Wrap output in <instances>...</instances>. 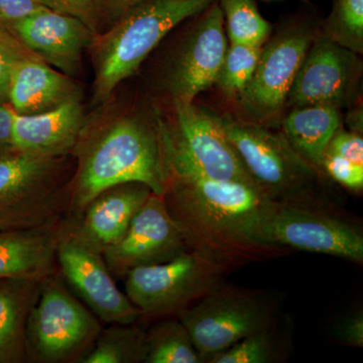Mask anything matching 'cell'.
Returning a JSON list of instances; mask_svg holds the SVG:
<instances>
[{"instance_id":"cell-1","label":"cell","mask_w":363,"mask_h":363,"mask_svg":"<svg viewBox=\"0 0 363 363\" xmlns=\"http://www.w3.org/2000/svg\"><path fill=\"white\" fill-rule=\"evenodd\" d=\"M168 171L162 197L193 250L230 271L288 252L289 248L274 245L269 238L279 205L257 186L214 180L171 167Z\"/></svg>"},{"instance_id":"cell-2","label":"cell","mask_w":363,"mask_h":363,"mask_svg":"<svg viewBox=\"0 0 363 363\" xmlns=\"http://www.w3.org/2000/svg\"><path fill=\"white\" fill-rule=\"evenodd\" d=\"M72 154L77 167L66 217L70 220H77L95 196L118 184L138 182L154 194L166 192L169 171L157 123L121 116L87 125Z\"/></svg>"},{"instance_id":"cell-3","label":"cell","mask_w":363,"mask_h":363,"mask_svg":"<svg viewBox=\"0 0 363 363\" xmlns=\"http://www.w3.org/2000/svg\"><path fill=\"white\" fill-rule=\"evenodd\" d=\"M215 116L252 181L269 199L283 206L336 214L320 169L300 156L283 133L245 119Z\"/></svg>"},{"instance_id":"cell-4","label":"cell","mask_w":363,"mask_h":363,"mask_svg":"<svg viewBox=\"0 0 363 363\" xmlns=\"http://www.w3.org/2000/svg\"><path fill=\"white\" fill-rule=\"evenodd\" d=\"M216 0H140L91 43L94 101L102 104L130 77L175 26L202 13Z\"/></svg>"},{"instance_id":"cell-5","label":"cell","mask_w":363,"mask_h":363,"mask_svg":"<svg viewBox=\"0 0 363 363\" xmlns=\"http://www.w3.org/2000/svg\"><path fill=\"white\" fill-rule=\"evenodd\" d=\"M66 157L20 152L0 156V231L67 217L74 176L67 178Z\"/></svg>"},{"instance_id":"cell-6","label":"cell","mask_w":363,"mask_h":363,"mask_svg":"<svg viewBox=\"0 0 363 363\" xmlns=\"http://www.w3.org/2000/svg\"><path fill=\"white\" fill-rule=\"evenodd\" d=\"M100 322L55 272L43 281L26 321L28 362L79 363L101 331Z\"/></svg>"},{"instance_id":"cell-7","label":"cell","mask_w":363,"mask_h":363,"mask_svg":"<svg viewBox=\"0 0 363 363\" xmlns=\"http://www.w3.org/2000/svg\"><path fill=\"white\" fill-rule=\"evenodd\" d=\"M203 362L257 332L274 327L277 311L259 291L221 284L178 315Z\"/></svg>"},{"instance_id":"cell-8","label":"cell","mask_w":363,"mask_h":363,"mask_svg":"<svg viewBox=\"0 0 363 363\" xmlns=\"http://www.w3.org/2000/svg\"><path fill=\"white\" fill-rule=\"evenodd\" d=\"M230 269L193 250L162 264L138 267L124 276V289L142 318L178 315L224 283Z\"/></svg>"},{"instance_id":"cell-9","label":"cell","mask_w":363,"mask_h":363,"mask_svg":"<svg viewBox=\"0 0 363 363\" xmlns=\"http://www.w3.org/2000/svg\"><path fill=\"white\" fill-rule=\"evenodd\" d=\"M174 123H157L167 166L214 180L255 185L215 114L193 102L174 101Z\"/></svg>"},{"instance_id":"cell-10","label":"cell","mask_w":363,"mask_h":363,"mask_svg":"<svg viewBox=\"0 0 363 363\" xmlns=\"http://www.w3.org/2000/svg\"><path fill=\"white\" fill-rule=\"evenodd\" d=\"M57 267L70 290L106 324H133L142 318L140 310L119 290L104 257L65 219L56 252Z\"/></svg>"},{"instance_id":"cell-11","label":"cell","mask_w":363,"mask_h":363,"mask_svg":"<svg viewBox=\"0 0 363 363\" xmlns=\"http://www.w3.org/2000/svg\"><path fill=\"white\" fill-rule=\"evenodd\" d=\"M313 40L309 26L297 25L262 47L255 73L238 95L245 121L266 128L278 121Z\"/></svg>"},{"instance_id":"cell-12","label":"cell","mask_w":363,"mask_h":363,"mask_svg":"<svg viewBox=\"0 0 363 363\" xmlns=\"http://www.w3.org/2000/svg\"><path fill=\"white\" fill-rule=\"evenodd\" d=\"M190 250L187 236L169 213L164 197L152 193L123 238L102 253L112 276L124 278L135 267L169 262Z\"/></svg>"},{"instance_id":"cell-13","label":"cell","mask_w":363,"mask_h":363,"mask_svg":"<svg viewBox=\"0 0 363 363\" xmlns=\"http://www.w3.org/2000/svg\"><path fill=\"white\" fill-rule=\"evenodd\" d=\"M360 69L357 52L327 35L314 37L288 99L296 107L327 105L339 109L350 104Z\"/></svg>"},{"instance_id":"cell-14","label":"cell","mask_w":363,"mask_h":363,"mask_svg":"<svg viewBox=\"0 0 363 363\" xmlns=\"http://www.w3.org/2000/svg\"><path fill=\"white\" fill-rule=\"evenodd\" d=\"M274 245L362 264L363 235L337 214L279 205L269 226Z\"/></svg>"},{"instance_id":"cell-15","label":"cell","mask_w":363,"mask_h":363,"mask_svg":"<svg viewBox=\"0 0 363 363\" xmlns=\"http://www.w3.org/2000/svg\"><path fill=\"white\" fill-rule=\"evenodd\" d=\"M202 13L167 72L164 84L174 101L193 102L215 84L225 56L228 45L220 6L214 1Z\"/></svg>"},{"instance_id":"cell-16","label":"cell","mask_w":363,"mask_h":363,"mask_svg":"<svg viewBox=\"0 0 363 363\" xmlns=\"http://www.w3.org/2000/svg\"><path fill=\"white\" fill-rule=\"evenodd\" d=\"M9 30L30 54L70 77L78 73L83 52L95 37L78 18L49 9L18 21Z\"/></svg>"},{"instance_id":"cell-17","label":"cell","mask_w":363,"mask_h":363,"mask_svg":"<svg viewBox=\"0 0 363 363\" xmlns=\"http://www.w3.org/2000/svg\"><path fill=\"white\" fill-rule=\"evenodd\" d=\"M87 125L80 100H72L40 113L18 114L13 111L11 149L40 156H68Z\"/></svg>"},{"instance_id":"cell-18","label":"cell","mask_w":363,"mask_h":363,"mask_svg":"<svg viewBox=\"0 0 363 363\" xmlns=\"http://www.w3.org/2000/svg\"><path fill=\"white\" fill-rule=\"evenodd\" d=\"M152 194L145 184H118L95 196L77 220L71 221L84 240L104 252L123 238L133 217Z\"/></svg>"},{"instance_id":"cell-19","label":"cell","mask_w":363,"mask_h":363,"mask_svg":"<svg viewBox=\"0 0 363 363\" xmlns=\"http://www.w3.org/2000/svg\"><path fill=\"white\" fill-rule=\"evenodd\" d=\"M65 219L33 228L0 231V279L43 281L55 274L57 247Z\"/></svg>"},{"instance_id":"cell-20","label":"cell","mask_w":363,"mask_h":363,"mask_svg":"<svg viewBox=\"0 0 363 363\" xmlns=\"http://www.w3.org/2000/svg\"><path fill=\"white\" fill-rule=\"evenodd\" d=\"M79 98L80 89L70 76L38 57L26 55L16 62L9 93L16 113H40Z\"/></svg>"},{"instance_id":"cell-21","label":"cell","mask_w":363,"mask_h":363,"mask_svg":"<svg viewBox=\"0 0 363 363\" xmlns=\"http://www.w3.org/2000/svg\"><path fill=\"white\" fill-rule=\"evenodd\" d=\"M43 281L0 279V363L28 362L26 321Z\"/></svg>"},{"instance_id":"cell-22","label":"cell","mask_w":363,"mask_h":363,"mask_svg":"<svg viewBox=\"0 0 363 363\" xmlns=\"http://www.w3.org/2000/svg\"><path fill=\"white\" fill-rule=\"evenodd\" d=\"M340 126L338 108L309 105L297 107L284 119L281 133L300 156L320 169L327 147Z\"/></svg>"},{"instance_id":"cell-23","label":"cell","mask_w":363,"mask_h":363,"mask_svg":"<svg viewBox=\"0 0 363 363\" xmlns=\"http://www.w3.org/2000/svg\"><path fill=\"white\" fill-rule=\"evenodd\" d=\"M79 363H145V331L133 324H109Z\"/></svg>"},{"instance_id":"cell-24","label":"cell","mask_w":363,"mask_h":363,"mask_svg":"<svg viewBox=\"0 0 363 363\" xmlns=\"http://www.w3.org/2000/svg\"><path fill=\"white\" fill-rule=\"evenodd\" d=\"M145 363H202L179 318L162 320L145 331Z\"/></svg>"},{"instance_id":"cell-25","label":"cell","mask_w":363,"mask_h":363,"mask_svg":"<svg viewBox=\"0 0 363 363\" xmlns=\"http://www.w3.org/2000/svg\"><path fill=\"white\" fill-rule=\"evenodd\" d=\"M230 43L262 45L272 32V26L262 18L255 0H220Z\"/></svg>"},{"instance_id":"cell-26","label":"cell","mask_w":363,"mask_h":363,"mask_svg":"<svg viewBox=\"0 0 363 363\" xmlns=\"http://www.w3.org/2000/svg\"><path fill=\"white\" fill-rule=\"evenodd\" d=\"M262 50V45L230 43L216 80L224 93L229 96L240 94L255 73Z\"/></svg>"},{"instance_id":"cell-27","label":"cell","mask_w":363,"mask_h":363,"mask_svg":"<svg viewBox=\"0 0 363 363\" xmlns=\"http://www.w3.org/2000/svg\"><path fill=\"white\" fill-rule=\"evenodd\" d=\"M325 35L350 51L363 50V0H334Z\"/></svg>"},{"instance_id":"cell-28","label":"cell","mask_w":363,"mask_h":363,"mask_svg":"<svg viewBox=\"0 0 363 363\" xmlns=\"http://www.w3.org/2000/svg\"><path fill=\"white\" fill-rule=\"evenodd\" d=\"M279 353L272 327L241 339L209 363H271L279 362Z\"/></svg>"},{"instance_id":"cell-29","label":"cell","mask_w":363,"mask_h":363,"mask_svg":"<svg viewBox=\"0 0 363 363\" xmlns=\"http://www.w3.org/2000/svg\"><path fill=\"white\" fill-rule=\"evenodd\" d=\"M43 6L68 16L85 23L94 35L107 18L112 16V0H35Z\"/></svg>"},{"instance_id":"cell-30","label":"cell","mask_w":363,"mask_h":363,"mask_svg":"<svg viewBox=\"0 0 363 363\" xmlns=\"http://www.w3.org/2000/svg\"><path fill=\"white\" fill-rule=\"evenodd\" d=\"M320 169L343 187L355 192L362 191L363 166L326 150L320 164Z\"/></svg>"},{"instance_id":"cell-31","label":"cell","mask_w":363,"mask_h":363,"mask_svg":"<svg viewBox=\"0 0 363 363\" xmlns=\"http://www.w3.org/2000/svg\"><path fill=\"white\" fill-rule=\"evenodd\" d=\"M9 37L0 39V104L9 101V86L16 62L26 56Z\"/></svg>"},{"instance_id":"cell-32","label":"cell","mask_w":363,"mask_h":363,"mask_svg":"<svg viewBox=\"0 0 363 363\" xmlns=\"http://www.w3.org/2000/svg\"><path fill=\"white\" fill-rule=\"evenodd\" d=\"M327 152L363 166V138L354 131H345L339 128L331 138Z\"/></svg>"},{"instance_id":"cell-33","label":"cell","mask_w":363,"mask_h":363,"mask_svg":"<svg viewBox=\"0 0 363 363\" xmlns=\"http://www.w3.org/2000/svg\"><path fill=\"white\" fill-rule=\"evenodd\" d=\"M47 9L35 0H0V23L11 28L32 14Z\"/></svg>"},{"instance_id":"cell-34","label":"cell","mask_w":363,"mask_h":363,"mask_svg":"<svg viewBox=\"0 0 363 363\" xmlns=\"http://www.w3.org/2000/svg\"><path fill=\"white\" fill-rule=\"evenodd\" d=\"M335 337L344 345L362 348L363 312L362 310L344 318L335 327Z\"/></svg>"},{"instance_id":"cell-35","label":"cell","mask_w":363,"mask_h":363,"mask_svg":"<svg viewBox=\"0 0 363 363\" xmlns=\"http://www.w3.org/2000/svg\"><path fill=\"white\" fill-rule=\"evenodd\" d=\"M13 111L0 104V156L13 152L11 149V123Z\"/></svg>"},{"instance_id":"cell-36","label":"cell","mask_w":363,"mask_h":363,"mask_svg":"<svg viewBox=\"0 0 363 363\" xmlns=\"http://www.w3.org/2000/svg\"><path fill=\"white\" fill-rule=\"evenodd\" d=\"M140 0H112V16L113 18H118L126 9H130Z\"/></svg>"},{"instance_id":"cell-37","label":"cell","mask_w":363,"mask_h":363,"mask_svg":"<svg viewBox=\"0 0 363 363\" xmlns=\"http://www.w3.org/2000/svg\"><path fill=\"white\" fill-rule=\"evenodd\" d=\"M2 33H6V30H4V26L0 23V35H2Z\"/></svg>"},{"instance_id":"cell-38","label":"cell","mask_w":363,"mask_h":363,"mask_svg":"<svg viewBox=\"0 0 363 363\" xmlns=\"http://www.w3.org/2000/svg\"><path fill=\"white\" fill-rule=\"evenodd\" d=\"M6 33H2V35H0V39H1V38L6 37Z\"/></svg>"}]
</instances>
